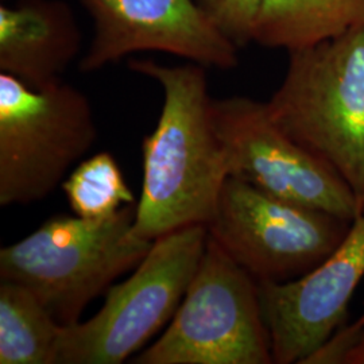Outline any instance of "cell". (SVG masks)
Instances as JSON below:
<instances>
[{
    "instance_id": "1",
    "label": "cell",
    "mask_w": 364,
    "mask_h": 364,
    "mask_svg": "<svg viewBox=\"0 0 364 364\" xmlns=\"http://www.w3.org/2000/svg\"><path fill=\"white\" fill-rule=\"evenodd\" d=\"M132 72L154 80L164 92L156 129L142 142L144 178L135 205V234L154 242L183 227L213 219L230 177L208 91L205 68L130 60Z\"/></svg>"
},
{
    "instance_id": "12",
    "label": "cell",
    "mask_w": 364,
    "mask_h": 364,
    "mask_svg": "<svg viewBox=\"0 0 364 364\" xmlns=\"http://www.w3.org/2000/svg\"><path fill=\"white\" fill-rule=\"evenodd\" d=\"M364 26V0H263L252 42L294 52Z\"/></svg>"
},
{
    "instance_id": "8",
    "label": "cell",
    "mask_w": 364,
    "mask_h": 364,
    "mask_svg": "<svg viewBox=\"0 0 364 364\" xmlns=\"http://www.w3.org/2000/svg\"><path fill=\"white\" fill-rule=\"evenodd\" d=\"M213 112L230 176L344 220L353 221L362 215L344 180L281 130L266 103L246 96L215 99Z\"/></svg>"
},
{
    "instance_id": "9",
    "label": "cell",
    "mask_w": 364,
    "mask_h": 364,
    "mask_svg": "<svg viewBox=\"0 0 364 364\" xmlns=\"http://www.w3.org/2000/svg\"><path fill=\"white\" fill-rule=\"evenodd\" d=\"M93 22V38L80 61L92 73L142 52L181 57L223 70L237 65L239 48L196 0H77Z\"/></svg>"
},
{
    "instance_id": "14",
    "label": "cell",
    "mask_w": 364,
    "mask_h": 364,
    "mask_svg": "<svg viewBox=\"0 0 364 364\" xmlns=\"http://www.w3.org/2000/svg\"><path fill=\"white\" fill-rule=\"evenodd\" d=\"M69 207L82 219H107L135 201L115 156L100 151L78 162L61 185Z\"/></svg>"
},
{
    "instance_id": "15",
    "label": "cell",
    "mask_w": 364,
    "mask_h": 364,
    "mask_svg": "<svg viewBox=\"0 0 364 364\" xmlns=\"http://www.w3.org/2000/svg\"><path fill=\"white\" fill-rule=\"evenodd\" d=\"M221 33L237 48L252 42V31L263 0H196Z\"/></svg>"
},
{
    "instance_id": "2",
    "label": "cell",
    "mask_w": 364,
    "mask_h": 364,
    "mask_svg": "<svg viewBox=\"0 0 364 364\" xmlns=\"http://www.w3.org/2000/svg\"><path fill=\"white\" fill-rule=\"evenodd\" d=\"M277 126L344 180L364 212V26L289 52L266 102Z\"/></svg>"
},
{
    "instance_id": "11",
    "label": "cell",
    "mask_w": 364,
    "mask_h": 364,
    "mask_svg": "<svg viewBox=\"0 0 364 364\" xmlns=\"http://www.w3.org/2000/svg\"><path fill=\"white\" fill-rule=\"evenodd\" d=\"M81 46L76 14L65 0L0 3V72L43 90L63 80Z\"/></svg>"
},
{
    "instance_id": "10",
    "label": "cell",
    "mask_w": 364,
    "mask_h": 364,
    "mask_svg": "<svg viewBox=\"0 0 364 364\" xmlns=\"http://www.w3.org/2000/svg\"><path fill=\"white\" fill-rule=\"evenodd\" d=\"M364 278V212L321 264L297 279L259 284L274 363L304 364L347 318Z\"/></svg>"
},
{
    "instance_id": "17",
    "label": "cell",
    "mask_w": 364,
    "mask_h": 364,
    "mask_svg": "<svg viewBox=\"0 0 364 364\" xmlns=\"http://www.w3.org/2000/svg\"><path fill=\"white\" fill-rule=\"evenodd\" d=\"M1 1H7V0H1Z\"/></svg>"
},
{
    "instance_id": "3",
    "label": "cell",
    "mask_w": 364,
    "mask_h": 364,
    "mask_svg": "<svg viewBox=\"0 0 364 364\" xmlns=\"http://www.w3.org/2000/svg\"><path fill=\"white\" fill-rule=\"evenodd\" d=\"M134 220L131 205L100 220L53 216L0 248V281L30 289L61 326L76 324L90 302L134 270L153 246L135 234Z\"/></svg>"
},
{
    "instance_id": "6",
    "label": "cell",
    "mask_w": 364,
    "mask_h": 364,
    "mask_svg": "<svg viewBox=\"0 0 364 364\" xmlns=\"http://www.w3.org/2000/svg\"><path fill=\"white\" fill-rule=\"evenodd\" d=\"M132 363H274L259 284L209 234L169 326Z\"/></svg>"
},
{
    "instance_id": "16",
    "label": "cell",
    "mask_w": 364,
    "mask_h": 364,
    "mask_svg": "<svg viewBox=\"0 0 364 364\" xmlns=\"http://www.w3.org/2000/svg\"><path fill=\"white\" fill-rule=\"evenodd\" d=\"M364 364V314L352 326H340L304 364Z\"/></svg>"
},
{
    "instance_id": "4",
    "label": "cell",
    "mask_w": 364,
    "mask_h": 364,
    "mask_svg": "<svg viewBox=\"0 0 364 364\" xmlns=\"http://www.w3.org/2000/svg\"><path fill=\"white\" fill-rule=\"evenodd\" d=\"M207 240L204 224L156 237L134 273L105 291L99 312L63 326L54 364H119L141 351L177 312Z\"/></svg>"
},
{
    "instance_id": "7",
    "label": "cell",
    "mask_w": 364,
    "mask_h": 364,
    "mask_svg": "<svg viewBox=\"0 0 364 364\" xmlns=\"http://www.w3.org/2000/svg\"><path fill=\"white\" fill-rule=\"evenodd\" d=\"M351 224L230 176L208 234L258 284H281L321 264L341 245Z\"/></svg>"
},
{
    "instance_id": "13",
    "label": "cell",
    "mask_w": 364,
    "mask_h": 364,
    "mask_svg": "<svg viewBox=\"0 0 364 364\" xmlns=\"http://www.w3.org/2000/svg\"><path fill=\"white\" fill-rule=\"evenodd\" d=\"M61 332L30 289L0 281V364H54Z\"/></svg>"
},
{
    "instance_id": "5",
    "label": "cell",
    "mask_w": 364,
    "mask_h": 364,
    "mask_svg": "<svg viewBox=\"0 0 364 364\" xmlns=\"http://www.w3.org/2000/svg\"><path fill=\"white\" fill-rule=\"evenodd\" d=\"M96 139L91 102L76 87L34 90L0 72V207L52 195Z\"/></svg>"
}]
</instances>
